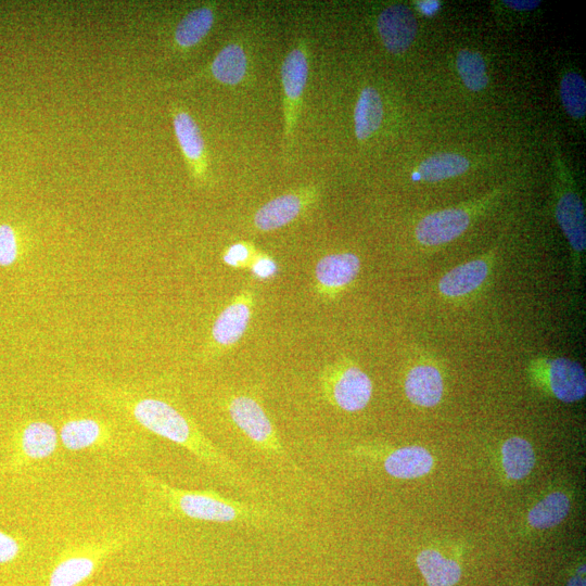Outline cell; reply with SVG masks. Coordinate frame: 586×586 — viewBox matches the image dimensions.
Instances as JSON below:
<instances>
[{
    "label": "cell",
    "mask_w": 586,
    "mask_h": 586,
    "mask_svg": "<svg viewBox=\"0 0 586 586\" xmlns=\"http://www.w3.org/2000/svg\"><path fill=\"white\" fill-rule=\"evenodd\" d=\"M118 403L140 427L180 445L210 467L224 471L234 470V464L203 435L193 420L167 401L127 394Z\"/></svg>",
    "instance_id": "1"
},
{
    "label": "cell",
    "mask_w": 586,
    "mask_h": 586,
    "mask_svg": "<svg viewBox=\"0 0 586 586\" xmlns=\"http://www.w3.org/2000/svg\"><path fill=\"white\" fill-rule=\"evenodd\" d=\"M140 476L149 504L169 516L218 524H261L270 519L261 509L228 500L212 491L178 489L154 476L145 473Z\"/></svg>",
    "instance_id": "2"
},
{
    "label": "cell",
    "mask_w": 586,
    "mask_h": 586,
    "mask_svg": "<svg viewBox=\"0 0 586 586\" xmlns=\"http://www.w3.org/2000/svg\"><path fill=\"white\" fill-rule=\"evenodd\" d=\"M125 537L71 547L57 559L47 586H80L125 544Z\"/></svg>",
    "instance_id": "3"
},
{
    "label": "cell",
    "mask_w": 586,
    "mask_h": 586,
    "mask_svg": "<svg viewBox=\"0 0 586 586\" xmlns=\"http://www.w3.org/2000/svg\"><path fill=\"white\" fill-rule=\"evenodd\" d=\"M327 399L349 413L365 409L373 396V382L356 366H330L321 377Z\"/></svg>",
    "instance_id": "4"
},
{
    "label": "cell",
    "mask_w": 586,
    "mask_h": 586,
    "mask_svg": "<svg viewBox=\"0 0 586 586\" xmlns=\"http://www.w3.org/2000/svg\"><path fill=\"white\" fill-rule=\"evenodd\" d=\"M309 58L307 44L301 41L287 55L282 67L284 92V139L288 151L295 140L299 111L309 79Z\"/></svg>",
    "instance_id": "5"
},
{
    "label": "cell",
    "mask_w": 586,
    "mask_h": 586,
    "mask_svg": "<svg viewBox=\"0 0 586 586\" xmlns=\"http://www.w3.org/2000/svg\"><path fill=\"white\" fill-rule=\"evenodd\" d=\"M229 416L244 435L267 454L284 456V448L271 419L252 397L237 396L227 404Z\"/></svg>",
    "instance_id": "6"
},
{
    "label": "cell",
    "mask_w": 586,
    "mask_h": 586,
    "mask_svg": "<svg viewBox=\"0 0 586 586\" xmlns=\"http://www.w3.org/2000/svg\"><path fill=\"white\" fill-rule=\"evenodd\" d=\"M320 198V189L305 186L267 202L254 215L253 225L260 232H273L296 221Z\"/></svg>",
    "instance_id": "7"
},
{
    "label": "cell",
    "mask_w": 586,
    "mask_h": 586,
    "mask_svg": "<svg viewBox=\"0 0 586 586\" xmlns=\"http://www.w3.org/2000/svg\"><path fill=\"white\" fill-rule=\"evenodd\" d=\"M59 439L71 452L125 451L111 426L91 417L67 420L60 428Z\"/></svg>",
    "instance_id": "8"
},
{
    "label": "cell",
    "mask_w": 586,
    "mask_h": 586,
    "mask_svg": "<svg viewBox=\"0 0 586 586\" xmlns=\"http://www.w3.org/2000/svg\"><path fill=\"white\" fill-rule=\"evenodd\" d=\"M560 163V160H558ZM559 176L562 177V188L558 191L556 203V219L562 228L569 245L576 254L581 256L586 248V221L583 202L575 189L568 187V172L564 164L558 165Z\"/></svg>",
    "instance_id": "9"
},
{
    "label": "cell",
    "mask_w": 586,
    "mask_h": 586,
    "mask_svg": "<svg viewBox=\"0 0 586 586\" xmlns=\"http://www.w3.org/2000/svg\"><path fill=\"white\" fill-rule=\"evenodd\" d=\"M377 29L382 44L393 55H402L415 41L418 32L417 20L410 8L393 5L378 17Z\"/></svg>",
    "instance_id": "10"
},
{
    "label": "cell",
    "mask_w": 586,
    "mask_h": 586,
    "mask_svg": "<svg viewBox=\"0 0 586 586\" xmlns=\"http://www.w3.org/2000/svg\"><path fill=\"white\" fill-rule=\"evenodd\" d=\"M470 224V215L463 209H445L431 213L416 227V238L427 247H437L463 235Z\"/></svg>",
    "instance_id": "11"
},
{
    "label": "cell",
    "mask_w": 586,
    "mask_h": 586,
    "mask_svg": "<svg viewBox=\"0 0 586 586\" xmlns=\"http://www.w3.org/2000/svg\"><path fill=\"white\" fill-rule=\"evenodd\" d=\"M361 262L353 253H336L324 257L315 269L316 289L321 296L334 297L354 282Z\"/></svg>",
    "instance_id": "12"
},
{
    "label": "cell",
    "mask_w": 586,
    "mask_h": 586,
    "mask_svg": "<svg viewBox=\"0 0 586 586\" xmlns=\"http://www.w3.org/2000/svg\"><path fill=\"white\" fill-rule=\"evenodd\" d=\"M254 305L253 293L244 291L220 314L212 329L214 343L227 349L245 335L251 321Z\"/></svg>",
    "instance_id": "13"
},
{
    "label": "cell",
    "mask_w": 586,
    "mask_h": 586,
    "mask_svg": "<svg viewBox=\"0 0 586 586\" xmlns=\"http://www.w3.org/2000/svg\"><path fill=\"white\" fill-rule=\"evenodd\" d=\"M549 377L551 389L559 401L575 403L585 397L586 376L579 363L565 358L553 360Z\"/></svg>",
    "instance_id": "14"
},
{
    "label": "cell",
    "mask_w": 586,
    "mask_h": 586,
    "mask_svg": "<svg viewBox=\"0 0 586 586\" xmlns=\"http://www.w3.org/2000/svg\"><path fill=\"white\" fill-rule=\"evenodd\" d=\"M174 131L186 160L197 176H205L208 168L205 140L199 126L185 111H177L173 120Z\"/></svg>",
    "instance_id": "15"
},
{
    "label": "cell",
    "mask_w": 586,
    "mask_h": 586,
    "mask_svg": "<svg viewBox=\"0 0 586 586\" xmlns=\"http://www.w3.org/2000/svg\"><path fill=\"white\" fill-rule=\"evenodd\" d=\"M59 442V432L53 425L31 422L21 431L19 453L28 462L48 460L56 453Z\"/></svg>",
    "instance_id": "16"
},
{
    "label": "cell",
    "mask_w": 586,
    "mask_h": 586,
    "mask_svg": "<svg viewBox=\"0 0 586 586\" xmlns=\"http://www.w3.org/2000/svg\"><path fill=\"white\" fill-rule=\"evenodd\" d=\"M443 390V379L436 367L416 366L406 377V396L415 405L422 407L438 405L442 399Z\"/></svg>",
    "instance_id": "17"
},
{
    "label": "cell",
    "mask_w": 586,
    "mask_h": 586,
    "mask_svg": "<svg viewBox=\"0 0 586 586\" xmlns=\"http://www.w3.org/2000/svg\"><path fill=\"white\" fill-rule=\"evenodd\" d=\"M489 275V265L484 260H474L455 267L445 274L439 283L443 296L460 298L478 289Z\"/></svg>",
    "instance_id": "18"
},
{
    "label": "cell",
    "mask_w": 586,
    "mask_h": 586,
    "mask_svg": "<svg viewBox=\"0 0 586 586\" xmlns=\"http://www.w3.org/2000/svg\"><path fill=\"white\" fill-rule=\"evenodd\" d=\"M384 120V104L377 89H362L354 111V129L359 142H367L379 129Z\"/></svg>",
    "instance_id": "19"
},
{
    "label": "cell",
    "mask_w": 586,
    "mask_h": 586,
    "mask_svg": "<svg viewBox=\"0 0 586 586\" xmlns=\"http://www.w3.org/2000/svg\"><path fill=\"white\" fill-rule=\"evenodd\" d=\"M384 466L391 477L415 479L429 474L433 458L424 448L406 447L391 453Z\"/></svg>",
    "instance_id": "20"
},
{
    "label": "cell",
    "mask_w": 586,
    "mask_h": 586,
    "mask_svg": "<svg viewBox=\"0 0 586 586\" xmlns=\"http://www.w3.org/2000/svg\"><path fill=\"white\" fill-rule=\"evenodd\" d=\"M213 78L225 85L236 86L245 81L248 73V57L245 48L232 43L216 55L211 65Z\"/></svg>",
    "instance_id": "21"
},
{
    "label": "cell",
    "mask_w": 586,
    "mask_h": 586,
    "mask_svg": "<svg viewBox=\"0 0 586 586\" xmlns=\"http://www.w3.org/2000/svg\"><path fill=\"white\" fill-rule=\"evenodd\" d=\"M417 566L428 586H454L462 578V568L436 551L426 550L417 557Z\"/></svg>",
    "instance_id": "22"
},
{
    "label": "cell",
    "mask_w": 586,
    "mask_h": 586,
    "mask_svg": "<svg viewBox=\"0 0 586 586\" xmlns=\"http://www.w3.org/2000/svg\"><path fill=\"white\" fill-rule=\"evenodd\" d=\"M570 507V500L565 493L555 492L547 495L531 509L528 516L529 524L535 529H552L567 518Z\"/></svg>",
    "instance_id": "23"
},
{
    "label": "cell",
    "mask_w": 586,
    "mask_h": 586,
    "mask_svg": "<svg viewBox=\"0 0 586 586\" xmlns=\"http://www.w3.org/2000/svg\"><path fill=\"white\" fill-rule=\"evenodd\" d=\"M469 168V160L462 155L438 154L420 163L417 174L426 182L436 183L460 176Z\"/></svg>",
    "instance_id": "24"
},
{
    "label": "cell",
    "mask_w": 586,
    "mask_h": 586,
    "mask_svg": "<svg viewBox=\"0 0 586 586\" xmlns=\"http://www.w3.org/2000/svg\"><path fill=\"white\" fill-rule=\"evenodd\" d=\"M503 466L509 479L521 480L531 474L535 454L530 442L521 438L507 440L502 448Z\"/></svg>",
    "instance_id": "25"
},
{
    "label": "cell",
    "mask_w": 586,
    "mask_h": 586,
    "mask_svg": "<svg viewBox=\"0 0 586 586\" xmlns=\"http://www.w3.org/2000/svg\"><path fill=\"white\" fill-rule=\"evenodd\" d=\"M214 11L210 7L195 9L178 24L175 41L182 48L198 45L213 28Z\"/></svg>",
    "instance_id": "26"
},
{
    "label": "cell",
    "mask_w": 586,
    "mask_h": 586,
    "mask_svg": "<svg viewBox=\"0 0 586 586\" xmlns=\"http://www.w3.org/2000/svg\"><path fill=\"white\" fill-rule=\"evenodd\" d=\"M456 67L469 91L478 93L489 84L486 61L473 50L463 49L456 58Z\"/></svg>",
    "instance_id": "27"
},
{
    "label": "cell",
    "mask_w": 586,
    "mask_h": 586,
    "mask_svg": "<svg viewBox=\"0 0 586 586\" xmlns=\"http://www.w3.org/2000/svg\"><path fill=\"white\" fill-rule=\"evenodd\" d=\"M560 99L572 119L584 120L586 114V83L577 72H567L560 81Z\"/></svg>",
    "instance_id": "28"
},
{
    "label": "cell",
    "mask_w": 586,
    "mask_h": 586,
    "mask_svg": "<svg viewBox=\"0 0 586 586\" xmlns=\"http://www.w3.org/2000/svg\"><path fill=\"white\" fill-rule=\"evenodd\" d=\"M18 258V241L14 229L8 224L0 225V266H10Z\"/></svg>",
    "instance_id": "29"
},
{
    "label": "cell",
    "mask_w": 586,
    "mask_h": 586,
    "mask_svg": "<svg viewBox=\"0 0 586 586\" xmlns=\"http://www.w3.org/2000/svg\"><path fill=\"white\" fill-rule=\"evenodd\" d=\"M252 251L249 245L245 242H238V244L229 247L224 254V262L233 267H244L250 261Z\"/></svg>",
    "instance_id": "30"
},
{
    "label": "cell",
    "mask_w": 586,
    "mask_h": 586,
    "mask_svg": "<svg viewBox=\"0 0 586 586\" xmlns=\"http://www.w3.org/2000/svg\"><path fill=\"white\" fill-rule=\"evenodd\" d=\"M20 551V543L11 535L0 531V565L14 562Z\"/></svg>",
    "instance_id": "31"
},
{
    "label": "cell",
    "mask_w": 586,
    "mask_h": 586,
    "mask_svg": "<svg viewBox=\"0 0 586 586\" xmlns=\"http://www.w3.org/2000/svg\"><path fill=\"white\" fill-rule=\"evenodd\" d=\"M276 262L270 257H260L252 264V273L260 279H270L277 274Z\"/></svg>",
    "instance_id": "32"
},
{
    "label": "cell",
    "mask_w": 586,
    "mask_h": 586,
    "mask_svg": "<svg viewBox=\"0 0 586 586\" xmlns=\"http://www.w3.org/2000/svg\"><path fill=\"white\" fill-rule=\"evenodd\" d=\"M505 6L515 11L528 12L540 7L539 0H505Z\"/></svg>",
    "instance_id": "33"
},
{
    "label": "cell",
    "mask_w": 586,
    "mask_h": 586,
    "mask_svg": "<svg viewBox=\"0 0 586 586\" xmlns=\"http://www.w3.org/2000/svg\"><path fill=\"white\" fill-rule=\"evenodd\" d=\"M567 586H586L584 575H581V573L578 572L576 576H573L569 580Z\"/></svg>",
    "instance_id": "34"
}]
</instances>
